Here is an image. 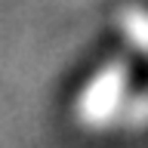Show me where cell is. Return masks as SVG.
<instances>
[{
    "mask_svg": "<svg viewBox=\"0 0 148 148\" xmlns=\"http://www.w3.org/2000/svg\"><path fill=\"white\" fill-rule=\"evenodd\" d=\"M120 83H123V68L120 65H111L108 71L99 74V80L92 83L86 96L80 102V114L86 120H96V117H105L114 102H117V92H120Z\"/></svg>",
    "mask_w": 148,
    "mask_h": 148,
    "instance_id": "1",
    "label": "cell"
}]
</instances>
